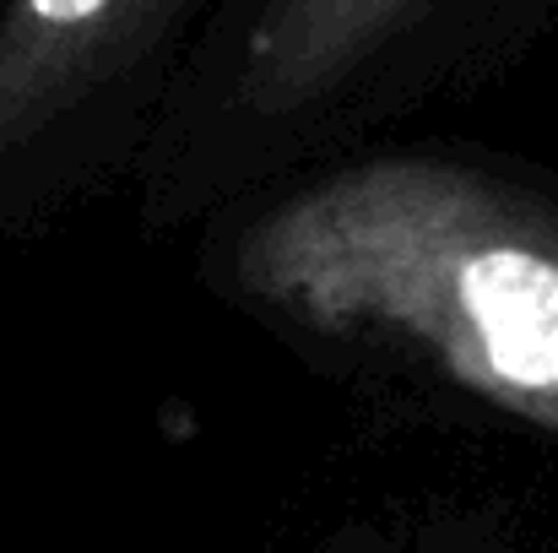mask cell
I'll use <instances>...</instances> for the list:
<instances>
[{
	"mask_svg": "<svg viewBox=\"0 0 558 553\" xmlns=\"http://www.w3.org/2000/svg\"><path fill=\"white\" fill-rule=\"evenodd\" d=\"M239 288L320 337L428 364L558 434V212L439 153H379L282 195L233 244Z\"/></svg>",
	"mask_w": 558,
	"mask_h": 553,
	"instance_id": "1",
	"label": "cell"
},
{
	"mask_svg": "<svg viewBox=\"0 0 558 553\" xmlns=\"http://www.w3.org/2000/svg\"><path fill=\"white\" fill-rule=\"evenodd\" d=\"M222 0H0V158L131 98Z\"/></svg>",
	"mask_w": 558,
	"mask_h": 553,
	"instance_id": "3",
	"label": "cell"
},
{
	"mask_svg": "<svg viewBox=\"0 0 558 553\" xmlns=\"http://www.w3.org/2000/svg\"><path fill=\"white\" fill-rule=\"evenodd\" d=\"M554 11L558 0H222L195 44L190 115L288 136Z\"/></svg>",
	"mask_w": 558,
	"mask_h": 553,
	"instance_id": "2",
	"label": "cell"
}]
</instances>
